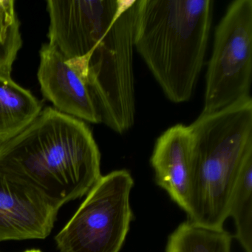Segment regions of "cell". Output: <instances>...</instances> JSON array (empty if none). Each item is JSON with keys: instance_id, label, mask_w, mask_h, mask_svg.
<instances>
[{"instance_id": "6da1fadb", "label": "cell", "mask_w": 252, "mask_h": 252, "mask_svg": "<svg viewBox=\"0 0 252 252\" xmlns=\"http://www.w3.org/2000/svg\"><path fill=\"white\" fill-rule=\"evenodd\" d=\"M0 174L28 184L60 209L87 195L102 176L101 153L83 121L47 107L0 144Z\"/></svg>"}, {"instance_id": "7a4b0ae2", "label": "cell", "mask_w": 252, "mask_h": 252, "mask_svg": "<svg viewBox=\"0 0 252 252\" xmlns=\"http://www.w3.org/2000/svg\"><path fill=\"white\" fill-rule=\"evenodd\" d=\"M212 0H138L135 48L168 99L191 98L204 63Z\"/></svg>"}, {"instance_id": "3957f363", "label": "cell", "mask_w": 252, "mask_h": 252, "mask_svg": "<svg viewBox=\"0 0 252 252\" xmlns=\"http://www.w3.org/2000/svg\"><path fill=\"white\" fill-rule=\"evenodd\" d=\"M192 138L188 220L223 228L242 166L252 154V99L200 116L189 126Z\"/></svg>"}, {"instance_id": "277c9868", "label": "cell", "mask_w": 252, "mask_h": 252, "mask_svg": "<svg viewBox=\"0 0 252 252\" xmlns=\"http://www.w3.org/2000/svg\"><path fill=\"white\" fill-rule=\"evenodd\" d=\"M138 0L123 1L89 55L68 61L83 78L101 123L124 134L135 123L133 53Z\"/></svg>"}, {"instance_id": "5b68a950", "label": "cell", "mask_w": 252, "mask_h": 252, "mask_svg": "<svg viewBox=\"0 0 252 252\" xmlns=\"http://www.w3.org/2000/svg\"><path fill=\"white\" fill-rule=\"evenodd\" d=\"M126 169L101 176L55 237L60 252H120L133 220Z\"/></svg>"}, {"instance_id": "8992f818", "label": "cell", "mask_w": 252, "mask_h": 252, "mask_svg": "<svg viewBox=\"0 0 252 252\" xmlns=\"http://www.w3.org/2000/svg\"><path fill=\"white\" fill-rule=\"evenodd\" d=\"M252 0H236L215 30L202 113H215L252 98Z\"/></svg>"}, {"instance_id": "52a82bcc", "label": "cell", "mask_w": 252, "mask_h": 252, "mask_svg": "<svg viewBox=\"0 0 252 252\" xmlns=\"http://www.w3.org/2000/svg\"><path fill=\"white\" fill-rule=\"evenodd\" d=\"M122 0H48L50 45L70 62L85 60L122 5Z\"/></svg>"}, {"instance_id": "ba28073f", "label": "cell", "mask_w": 252, "mask_h": 252, "mask_svg": "<svg viewBox=\"0 0 252 252\" xmlns=\"http://www.w3.org/2000/svg\"><path fill=\"white\" fill-rule=\"evenodd\" d=\"M59 210L30 186L0 174V242L46 238Z\"/></svg>"}, {"instance_id": "9c48e42d", "label": "cell", "mask_w": 252, "mask_h": 252, "mask_svg": "<svg viewBox=\"0 0 252 252\" xmlns=\"http://www.w3.org/2000/svg\"><path fill=\"white\" fill-rule=\"evenodd\" d=\"M38 80L56 110L79 120L101 123L88 86L77 70L50 44L42 46Z\"/></svg>"}, {"instance_id": "30bf717a", "label": "cell", "mask_w": 252, "mask_h": 252, "mask_svg": "<svg viewBox=\"0 0 252 252\" xmlns=\"http://www.w3.org/2000/svg\"><path fill=\"white\" fill-rule=\"evenodd\" d=\"M191 147L189 127L179 124L158 138L150 160L157 185L187 214L191 197Z\"/></svg>"}, {"instance_id": "8fae6325", "label": "cell", "mask_w": 252, "mask_h": 252, "mask_svg": "<svg viewBox=\"0 0 252 252\" xmlns=\"http://www.w3.org/2000/svg\"><path fill=\"white\" fill-rule=\"evenodd\" d=\"M42 110L40 101L11 76L0 74V144L26 129Z\"/></svg>"}, {"instance_id": "7c38bea8", "label": "cell", "mask_w": 252, "mask_h": 252, "mask_svg": "<svg viewBox=\"0 0 252 252\" xmlns=\"http://www.w3.org/2000/svg\"><path fill=\"white\" fill-rule=\"evenodd\" d=\"M232 239L224 228H208L187 220L169 236L165 252H231Z\"/></svg>"}, {"instance_id": "4fadbf2b", "label": "cell", "mask_w": 252, "mask_h": 252, "mask_svg": "<svg viewBox=\"0 0 252 252\" xmlns=\"http://www.w3.org/2000/svg\"><path fill=\"white\" fill-rule=\"evenodd\" d=\"M235 225V238L244 252H252V154L245 160L228 206Z\"/></svg>"}, {"instance_id": "5bb4252c", "label": "cell", "mask_w": 252, "mask_h": 252, "mask_svg": "<svg viewBox=\"0 0 252 252\" xmlns=\"http://www.w3.org/2000/svg\"><path fill=\"white\" fill-rule=\"evenodd\" d=\"M23 45L14 0H0V74L11 76Z\"/></svg>"}, {"instance_id": "9a60e30c", "label": "cell", "mask_w": 252, "mask_h": 252, "mask_svg": "<svg viewBox=\"0 0 252 252\" xmlns=\"http://www.w3.org/2000/svg\"><path fill=\"white\" fill-rule=\"evenodd\" d=\"M24 252H42L39 249H31V250H27Z\"/></svg>"}]
</instances>
